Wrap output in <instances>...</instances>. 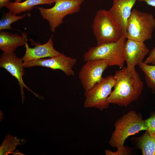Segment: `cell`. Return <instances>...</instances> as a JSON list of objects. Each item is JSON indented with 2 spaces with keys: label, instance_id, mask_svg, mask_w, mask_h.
<instances>
[{
  "label": "cell",
  "instance_id": "6da1fadb",
  "mask_svg": "<svg viewBox=\"0 0 155 155\" xmlns=\"http://www.w3.org/2000/svg\"><path fill=\"white\" fill-rule=\"evenodd\" d=\"M117 70L114 76L116 82L108 98L110 104L126 107L138 99L144 83L135 69L129 70L123 67Z\"/></svg>",
  "mask_w": 155,
  "mask_h": 155
},
{
  "label": "cell",
  "instance_id": "7a4b0ae2",
  "mask_svg": "<svg viewBox=\"0 0 155 155\" xmlns=\"http://www.w3.org/2000/svg\"><path fill=\"white\" fill-rule=\"evenodd\" d=\"M115 126V130L109 143L112 147L119 150L127 148L124 144L129 137L141 131L147 130L145 120L143 119L140 113L137 114L133 110L130 111L118 119Z\"/></svg>",
  "mask_w": 155,
  "mask_h": 155
},
{
  "label": "cell",
  "instance_id": "3957f363",
  "mask_svg": "<svg viewBox=\"0 0 155 155\" xmlns=\"http://www.w3.org/2000/svg\"><path fill=\"white\" fill-rule=\"evenodd\" d=\"M126 39L123 36L115 42L103 44L90 48L83 55L85 61L103 60L109 66H117L122 68L125 61L123 48Z\"/></svg>",
  "mask_w": 155,
  "mask_h": 155
},
{
  "label": "cell",
  "instance_id": "277c9868",
  "mask_svg": "<svg viewBox=\"0 0 155 155\" xmlns=\"http://www.w3.org/2000/svg\"><path fill=\"white\" fill-rule=\"evenodd\" d=\"M155 28L153 15L134 9L127 24L126 38L144 42L151 39Z\"/></svg>",
  "mask_w": 155,
  "mask_h": 155
},
{
  "label": "cell",
  "instance_id": "5b68a950",
  "mask_svg": "<svg viewBox=\"0 0 155 155\" xmlns=\"http://www.w3.org/2000/svg\"><path fill=\"white\" fill-rule=\"evenodd\" d=\"M97 45L115 42L122 36L121 29L108 10L100 9L96 12L92 25Z\"/></svg>",
  "mask_w": 155,
  "mask_h": 155
},
{
  "label": "cell",
  "instance_id": "8992f818",
  "mask_svg": "<svg viewBox=\"0 0 155 155\" xmlns=\"http://www.w3.org/2000/svg\"><path fill=\"white\" fill-rule=\"evenodd\" d=\"M84 0H57L51 8L46 9L40 7L36 8L40 11L42 18L48 21L51 31L54 32L63 23V19L66 16L80 11L81 5Z\"/></svg>",
  "mask_w": 155,
  "mask_h": 155
},
{
  "label": "cell",
  "instance_id": "52a82bcc",
  "mask_svg": "<svg viewBox=\"0 0 155 155\" xmlns=\"http://www.w3.org/2000/svg\"><path fill=\"white\" fill-rule=\"evenodd\" d=\"M116 81L114 75H110L103 78L101 81L84 94V107H94L101 111L108 108L110 104L108 98Z\"/></svg>",
  "mask_w": 155,
  "mask_h": 155
},
{
  "label": "cell",
  "instance_id": "ba28073f",
  "mask_svg": "<svg viewBox=\"0 0 155 155\" xmlns=\"http://www.w3.org/2000/svg\"><path fill=\"white\" fill-rule=\"evenodd\" d=\"M108 66L107 61L103 60H90L86 61L78 74V77L84 94L102 80L103 78L102 74Z\"/></svg>",
  "mask_w": 155,
  "mask_h": 155
},
{
  "label": "cell",
  "instance_id": "9c48e42d",
  "mask_svg": "<svg viewBox=\"0 0 155 155\" xmlns=\"http://www.w3.org/2000/svg\"><path fill=\"white\" fill-rule=\"evenodd\" d=\"M77 60L75 58L67 56L63 53L47 59H40L31 60L24 65V67L38 66L49 68L53 70L59 69L68 76L75 75L73 68Z\"/></svg>",
  "mask_w": 155,
  "mask_h": 155
},
{
  "label": "cell",
  "instance_id": "30bf717a",
  "mask_svg": "<svg viewBox=\"0 0 155 155\" xmlns=\"http://www.w3.org/2000/svg\"><path fill=\"white\" fill-rule=\"evenodd\" d=\"M0 67L6 69L17 80L20 88L22 103L25 98L24 88L33 93L36 97L43 99L42 97L32 91L24 83L22 78L24 74L23 62L22 58L18 57L14 52L3 53L0 58Z\"/></svg>",
  "mask_w": 155,
  "mask_h": 155
},
{
  "label": "cell",
  "instance_id": "8fae6325",
  "mask_svg": "<svg viewBox=\"0 0 155 155\" xmlns=\"http://www.w3.org/2000/svg\"><path fill=\"white\" fill-rule=\"evenodd\" d=\"M149 50L144 42L127 39L123 48V55L127 65L126 68L129 70L135 69V66L143 62Z\"/></svg>",
  "mask_w": 155,
  "mask_h": 155
},
{
  "label": "cell",
  "instance_id": "7c38bea8",
  "mask_svg": "<svg viewBox=\"0 0 155 155\" xmlns=\"http://www.w3.org/2000/svg\"><path fill=\"white\" fill-rule=\"evenodd\" d=\"M137 0H113V5L108 10L112 18L120 27L123 36L126 39L127 21L132 9Z\"/></svg>",
  "mask_w": 155,
  "mask_h": 155
},
{
  "label": "cell",
  "instance_id": "4fadbf2b",
  "mask_svg": "<svg viewBox=\"0 0 155 155\" xmlns=\"http://www.w3.org/2000/svg\"><path fill=\"white\" fill-rule=\"evenodd\" d=\"M51 36L46 43L38 44L33 48L30 47L27 42L25 44L26 52L22 58L24 65L32 60L51 57L60 55L61 53L55 50L53 47V42Z\"/></svg>",
  "mask_w": 155,
  "mask_h": 155
},
{
  "label": "cell",
  "instance_id": "5bb4252c",
  "mask_svg": "<svg viewBox=\"0 0 155 155\" xmlns=\"http://www.w3.org/2000/svg\"><path fill=\"white\" fill-rule=\"evenodd\" d=\"M26 35L23 36L5 31L0 32V49L3 53L14 52L19 46L25 44Z\"/></svg>",
  "mask_w": 155,
  "mask_h": 155
},
{
  "label": "cell",
  "instance_id": "9a60e30c",
  "mask_svg": "<svg viewBox=\"0 0 155 155\" xmlns=\"http://www.w3.org/2000/svg\"><path fill=\"white\" fill-rule=\"evenodd\" d=\"M53 3V1L46 0H26L22 2L10 1L5 7L9 11L16 15L22 12L31 10L36 5L44 4L51 5Z\"/></svg>",
  "mask_w": 155,
  "mask_h": 155
},
{
  "label": "cell",
  "instance_id": "2e32d148",
  "mask_svg": "<svg viewBox=\"0 0 155 155\" xmlns=\"http://www.w3.org/2000/svg\"><path fill=\"white\" fill-rule=\"evenodd\" d=\"M136 138L137 147L143 155H155V135H150L146 131L143 135Z\"/></svg>",
  "mask_w": 155,
  "mask_h": 155
},
{
  "label": "cell",
  "instance_id": "e0dca14e",
  "mask_svg": "<svg viewBox=\"0 0 155 155\" xmlns=\"http://www.w3.org/2000/svg\"><path fill=\"white\" fill-rule=\"evenodd\" d=\"M26 142L24 139H20L16 136H12L10 134L5 136L0 147V155H7L13 154L16 147Z\"/></svg>",
  "mask_w": 155,
  "mask_h": 155
},
{
  "label": "cell",
  "instance_id": "ac0fdd59",
  "mask_svg": "<svg viewBox=\"0 0 155 155\" xmlns=\"http://www.w3.org/2000/svg\"><path fill=\"white\" fill-rule=\"evenodd\" d=\"M138 66L144 73L147 86L155 94V64L150 65L143 62Z\"/></svg>",
  "mask_w": 155,
  "mask_h": 155
},
{
  "label": "cell",
  "instance_id": "d6986e66",
  "mask_svg": "<svg viewBox=\"0 0 155 155\" xmlns=\"http://www.w3.org/2000/svg\"><path fill=\"white\" fill-rule=\"evenodd\" d=\"M26 16V13L17 16L10 11L5 13L0 21V30L4 29L15 30L11 28V24L19 20L22 19Z\"/></svg>",
  "mask_w": 155,
  "mask_h": 155
},
{
  "label": "cell",
  "instance_id": "ffe728a7",
  "mask_svg": "<svg viewBox=\"0 0 155 155\" xmlns=\"http://www.w3.org/2000/svg\"><path fill=\"white\" fill-rule=\"evenodd\" d=\"M145 121L148 133L150 135H155V113L152 114Z\"/></svg>",
  "mask_w": 155,
  "mask_h": 155
},
{
  "label": "cell",
  "instance_id": "44dd1931",
  "mask_svg": "<svg viewBox=\"0 0 155 155\" xmlns=\"http://www.w3.org/2000/svg\"><path fill=\"white\" fill-rule=\"evenodd\" d=\"M143 62L147 64H155V47L151 50L149 56Z\"/></svg>",
  "mask_w": 155,
  "mask_h": 155
},
{
  "label": "cell",
  "instance_id": "7402d4cb",
  "mask_svg": "<svg viewBox=\"0 0 155 155\" xmlns=\"http://www.w3.org/2000/svg\"><path fill=\"white\" fill-rule=\"evenodd\" d=\"M138 1L140 2H145L149 5L155 7V0H138Z\"/></svg>",
  "mask_w": 155,
  "mask_h": 155
},
{
  "label": "cell",
  "instance_id": "603a6c76",
  "mask_svg": "<svg viewBox=\"0 0 155 155\" xmlns=\"http://www.w3.org/2000/svg\"><path fill=\"white\" fill-rule=\"evenodd\" d=\"M10 0H0V8L1 9L3 7H5Z\"/></svg>",
  "mask_w": 155,
  "mask_h": 155
},
{
  "label": "cell",
  "instance_id": "cb8c5ba5",
  "mask_svg": "<svg viewBox=\"0 0 155 155\" xmlns=\"http://www.w3.org/2000/svg\"><path fill=\"white\" fill-rule=\"evenodd\" d=\"M22 0H16L15 2H20Z\"/></svg>",
  "mask_w": 155,
  "mask_h": 155
},
{
  "label": "cell",
  "instance_id": "d4e9b609",
  "mask_svg": "<svg viewBox=\"0 0 155 155\" xmlns=\"http://www.w3.org/2000/svg\"><path fill=\"white\" fill-rule=\"evenodd\" d=\"M47 1H53L54 2H55L57 0H46Z\"/></svg>",
  "mask_w": 155,
  "mask_h": 155
}]
</instances>
